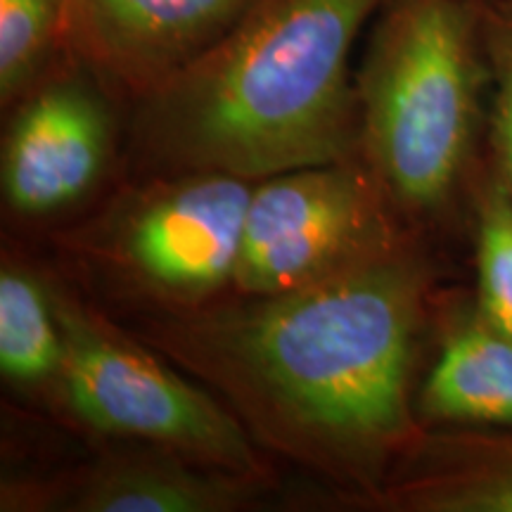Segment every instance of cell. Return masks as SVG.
Masks as SVG:
<instances>
[{"mask_svg": "<svg viewBox=\"0 0 512 512\" xmlns=\"http://www.w3.org/2000/svg\"><path fill=\"white\" fill-rule=\"evenodd\" d=\"M432 294L430 252L411 235L299 290L174 309L145 337L256 444L377 503L425 430L415 373Z\"/></svg>", "mask_w": 512, "mask_h": 512, "instance_id": "6da1fadb", "label": "cell"}, {"mask_svg": "<svg viewBox=\"0 0 512 512\" xmlns=\"http://www.w3.org/2000/svg\"><path fill=\"white\" fill-rule=\"evenodd\" d=\"M384 0H259L209 53L140 98L136 150L162 176L261 178L361 150L349 57Z\"/></svg>", "mask_w": 512, "mask_h": 512, "instance_id": "7a4b0ae2", "label": "cell"}, {"mask_svg": "<svg viewBox=\"0 0 512 512\" xmlns=\"http://www.w3.org/2000/svg\"><path fill=\"white\" fill-rule=\"evenodd\" d=\"M486 86L479 0H384L356 76L361 152L420 238L470 202Z\"/></svg>", "mask_w": 512, "mask_h": 512, "instance_id": "3957f363", "label": "cell"}, {"mask_svg": "<svg viewBox=\"0 0 512 512\" xmlns=\"http://www.w3.org/2000/svg\"><path fill=\"white\" fill-rule=\"evenodd\" d=\"M64 356L57 396L88 430L264 479L256 441L223 401L178 375L105 318L55 292Z\"/></svg>", "mask_w": 512, "mask_h": 512, "instance_id": "277c9868", "label": "cell"}, {"mask_svg": "<svg viewBox=\"0 0 512 512\" xmlns=\"http://www.w3.org/2000/svg\"><path fill=\"white\" fill-rule=\"evenodd\" d=\"M411 235L418 233L380 178L356 157L261 178L249 197L233 287L242 297L299 290Z\"/></svg>", "mask_w": 512, "mask_h": 512, "instance_id": "5b68a950", "label": "cell"}, {"mask_svg": "<svg viewBox=\"0 0 512 512\" xmlns=\"http://www.w3.org/2000/svg\"><path fill=\"white\" fill-rule=\"evenodd\" d=\"M252 190L221 171L162 176L121 216L114 261L171 309L207 304L235 280Z\"/></svg>", "mask_w": 512, "mask_h": 512, "instance_id": "8992f818", "label": "cell"}, {"mask_svg": "<svg viewBox=\"0 0 512 512\" xmlns=\"http://www.w3.org/2000/svg\"><path fill=\"white\" fill-rule=\"evenodd\" d=\"M259 0H64V41L145 98L209 53Z\"/></svg>", "mask_w": 512, "mask_h": 512, "instance_id": "52a82bcc", "label": "cell"}, {"mask_svg": "<svg viewBox=\"0 0 512 512\" xmlns=\"http://www.w3.org/2000/svg\"><path fill=\"white\" fill-rule=\"evenodd\" d=\"M112 126L79 81L41 88L12 119L3 143V195L17 214L43 216L86 195L107 164Z\"/></svg>", "mask_w": 512, "mask_h": 512, "instance_id": "ba28073f", "label": "cell"}, {"mask_svg": "<svg viewBox=\"0 0 512 512\" xmlns=\"http://www.w3.org/2000/svg\"><path fill=\"white\" fill-rule=\"evenodd\" d=\"M264 479L219 470L157 446L110 451L91 465L15 498L34 510L230 512L256 498Z\"/></svg>", "mask_w": 512, "mask_h": 512, "instance_id": "9c48e42d", "label": "cell"}, {"mask_svg": "<svg viewBox=\"0 0 512 512\" xmlns=\"http://www.w3.org/2000/svg\"><path fill=\"white\" fill-rule=\"evenodd\" d=\"M377 503L396 512H512V430L425 427Z\"/></svg>", "mask_w": 512, "mask_h": 512, "instance_id": "30bf717a", "label": "cell"}, {"mask_svg": "<svg viewBox=\"0 0 512 512\" xmlns=\"http://www.w3.org/2000/svg\"><path fill=\"white\" fill-rule=\"evenodd\" d=\"M415 411L425 427L512 430V337L486 323L472 299L441 309Z\"/></svg>", "mask_w": 512, "mask_h": 512, "instance_id": "8fae6325", "label": "cell"}, {"mask_svg": "<svg viewBox=\"0 0 512 512\" xmlns=\"http://www.w3.org/2000/svg\"><path fill=\"white\" fill-rule=\"evenodd\" d=\"M64 339L53 290L27 268L0 273V373L17 387H55Z\"/></svg>", "mask_w": 512, "mask_h": 512, "instance_id": "7c38bea8", "label": "cell"}, {"mask_svg": "<svg viewBox=\"0 0 512 512\" xmlns=\"http://www.w3.org/2000/svg\"><path fill=\"white\" fill-rule=\"evenodd\" d=\"M470 219L475 240L472 302L486 323L512 337V192L489 159L472 183Z\"/></svg>", "mask_w": 512, "mask_h": 512, "instance_id": "4fadbf2b", "label": "cell"}, {"mask_svg": "<svg viewBox=\"0 0 512 512\" xmlns=\"http://www.w3.org/2000/svg\"><path fill=\"white\" fill-rule=\"evenodd\" d=\"M64 41V0H0V98L10 102Z\"/></svg>", "mask_w": 512, "mask_h": 512, "instance_id": "5bb4252c", "label": "cell"}, {"mask_svg": "<svg viewBox=\"0 0 512 512\" xmlns=\"http://www.w3.org/2000/svg\"><path fill=\"white\" fill-rule=\"evenodd\" d=\"M491 107L486 112L489 162L512 192V0H479Z\"/></svg>", "mask_w": 512, "mask_h": 512, "instance_id": "9a60e30c", "label": "cell"}]
</instances>
